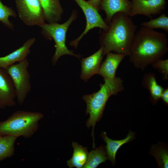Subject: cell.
I'll return each mask as SVG.
<instances>
[{
	"label": "cell",
	"instance_id": "1",
	"mask_svg": "<svg viewBox=\"0 0 168 168\" xmlns=\"http://www.w3.org/2000/svg\"><path fill=\"white\" fill-rule=\"evenodd\" d=\"M168 50L167 39L163 33L141 26L136 32L129 59L134 66L142 71L161 59Z\"/></svg>",
	"mask_w": 168,
	"mask_h": 168
},
{
	"label": "cell",
	"instance_id": "2",
	"mask_svg": "<svg viewBox=\"0 0 168 168\" xmlns=\"http://www.w3.org/2000/svg\"><path fill=\"white\" fill-rule=\"evenodd\" d=\"M100 37L103 55L114 51L128 56L137 26L130 16L122 12L115 14Z\"/></svg>",
	"mask_w": 168,
	"mask_h": 168
},
{
	"label": "cell",
	"instance_id": "3",
	"mask_svg": "<svg viewBox=\"0 0 168 168\" xmlns=\"http://www.w3.org/2000/svg\"><path fill=\"white\" fill-rule=\"evenodd\" d=\"M104 82L100 85V89L97 91L83 96V99L86 104V114H89L86 126L88 128L92 127L91 136L93 140V148L95 147V126L102 116L107 101L111 96L117 95L124 89L123 81L119 77L104 79Z\"/></svg>",
	"mask_w": 168,
	"mask_h": 168
},
{
	"label": "cell",
	"instance_id": "4",
	"mask_svg": "<svg viewBox=\"0 0 168 168\" xmlns=\"http://www.w3.org/2000/svg\"><path fill=\"white\" fill-rule=\"evenodd\" d=\"M43 118L40 112L16 111L6 120L0 121V135L30 138L38 130L39 121Z\"/></svg>",
	"mask_w": 168,
	"mask_h": 168
},
{
	"label": "cell",
	"instance_id": "5",
	"mask_svg": "<svg viewBox=\"0 0 168 168\" xmlns=\"http://www.w3.org/2000/svg\"><path fill=\"white\" fill-rule=\"evenodd\" d=\"M77 16V12L74 10L72 12L68 20L63 23L45 22L39 26L41 29V33L47 39H53L54 41L55 50L51 60L54 66L60 58L63 55H72L78 58L81 57L80 55L75 54L73 51L69 50L66 45L67 30L70 25L76 19Z\"/></svg>",
	"mask_w": 168,
	"mask_h": 168
},
{
	"label": "cell",
	"instance_id": "6",
	"mask_svg": "<svg viewBox=\"0 0 168 168\" xmlns=\"http://www.w3.org/2000/svg\"><path fill=\"white\" fill-rule=\"evenodd\" d=\"M29 65L27 58L16 64L4 68L10 76L15 87L16 98L20 105L25 101L31 89L30 75L28 68Z\"/></svg>",
	"mask_w": 168,
	"mask_h": 168
},
{
	"label": "cell",
	"instance_id": "7",
	"mask_svg": "<svg viewBox=\"0 0 168 168\" xmlns=\"http://www.w3.org/2000/svg\"><path fill=\"white\" fill-rule=\"evenodd\" d=\"M19 16L25 25L40 26L45 23L39 0H15Z\"/></svg>",
	"mask_w": 168,
	"mask_h": 168
},
{
	"label": "cell",
	"instance_id": "8",
	"mask_svg": "<svg viewBox=\"0 0 168 168\" xmlns=\"http://www.w3.org/2000/svg\"><path fill=\"white\" fill-rule=\"evenodd\" d=\"M82 10L86 17V25L85 29L77 39L71 41L70 44L76 48L80 41L90 30L96 27L100 28L103 30H107L108 25L104 21L98 10L88 1L85 0H73Z\"/></svg>",
	"mask_w": 168,
	"mask_h": 168
},
{
	"label": "cell",
	"instance_id": "9",
	"mask_svg": "<svg viewBox=\"0 0 168 168\" xmlns=\"http://www.w3.org/2000/svg\"><path fill=\"white\" fill-rule=\"evenodd\" d=\"M132 7L129 16L142 15L152 18L160 14L166 7V0H131Z\"/></svg>",
	"mask_w": 168,
	"mask_h": 168
},
{
	"label": "cell",
	"instance_id": "10",
	"mask_svg": "<svg viewBox=\"0 0 168 168\" xmlns=\"http://www.w3.org/2000/svg\"><path fill=\"white\" fill-rule=\"evenodd\" d=\"M13 82L5 69L0 68V109L13 107L16 105Z\"/></svg>",
	"mask_w": 168,
	"mask_h": 168
},
{
	"label": "cell",
	"instance_id": "11",
	"mask_svg": "<svg viewBox=\"0 0 168 168\" xmlns=\"http://www.w3.org/2000/svg\"><path fill=\"white\" fill-rule=\"evenodd\" d=\"M103 56V48L100 47L98 50L91 55L82 58L80 76L82 80L86 82L93 75L98 74Z\"/></svg>",
	"mask_w": 168,
	"mask_h": 168
},
{
	"label": "cell",
	"instance_id": "12",
	"mask_svg": "<svg viewBox=\"0 0 168 168\" xmlns=\"http://www.w3.org/2000/svg\"><path fill=\"white\" fill-rule=\"evenodd\" d=\"M100 6L101 10L104 11L105 13V22L108 24L117 13L122 12L129 16L132 3L128 0H101Z\"/></svg>",
	"mask_w": 168,
	"mask_h": 168
},
{
	"label": "cell",
	"instance_id": "13",
	"mask_svg": "<svg viewBox=\"0 0 168 168\" xmlns=\"http://www.w3.org/2000/svg\"><path fill=\"white\" fill-rule=\"evenodd\" d=\"M35 40V38L28 39L18 49L5 56L0 57V68H4L26 58L30 52V48Z\"/></svg>",
	"mask_w": 168,
	"mask_h": 168
},
{
	"label": "cell",
	"instance_id": "14",
	"mask_svg": "<svg viewBox=\"0 0 168 168\" xmlns=\"http://www.w3.org/2000/svg\"><path fill=\"white\" fill-rule=\"evenodd\" d=\"M106 58L101 64L98 74L104 79L113 78L118 66L127 56L124 54L109 52L106 54Z\"/></svg>",
	"mask_w": 168,
	"mask_h": 168
},
{
	"label": "cell",
	"instance_id": "15",
	"mask_svg": "<svg viewBox=\"0 0 168 168\" xmlns=\"http://www.w3.org/2000/svg\"><path fill=\"white\" fill-rule=\"evenodd\" d=\"M135 133L129 130L126 137L119 140H113L109 138L106 133L104 132L101 133V136L106 145L105 147L108 159L113 165L116 163L115 156L117 152L120 147L124 144L128 143L134 139Z\"/></svg>",
	"mask_w": 168,
	"mask_h": 168
},
{
	"label": "cell",
	"instance_id": "16",
	"mask_svg": "<svg viewBox=\"0 0 168 168\" xmlns=\"http://www.w3.org/2000/svg\"><path fill=\"white\" fill-rule=\"evenodd\" d=\"M43 12L45 21L47 23L60 21L63 10L59 0H39Z\"/></svg>",
	"mask_w": 168,
	"mask_h": 168
},
{
	"label": "cell",
	"instance_id": "17",
	"mask_svg": "<svg viewBox=\"0 0 168 168\" xmlns=\"http://www.w3.org/2000/svg\"><path fill=\"white\" fill-rule=\"evenodd\" d=\"M142 84L147 89L150 94V99L154 105L161 99L164 89L158 84L156 81V78L155 74L148 73L143 77Z\"/></svg>",
	"mask_w": 168,
	"mask_h": 168
},
{
	"label": "cell",
	"instance_id": "18",
	"mask_svg": "<svg viewBox=\"0 0 168 168\" xmlns=\"http://www.w3.org/2000/svg\"><path fill=\"white\" fill-rule=\"evenodd\" d=\"M73 152L72 157L67 161L68 167L83 168L86 161L88 154L87 147H84L76 142L72 143Z\"/></svg>",
	"mask_w": 168,
	"mask_h": 168
},
{
	"label": "cell",
	"instance_id": "19",
	"mask_svg": "<svg viewBox=\"0 0 168 168\" xmlns=\"http://www.w3.org/2000/svg\"><path fill=\"white\" fill-rule=\"evenodd\" d=\"M108 159L105 147L101 145L88 153L86 163L83 168H96Z\"/></svg>",
	"mask_w": 168,
	"mask_h": 168
},
{
	"label": "cell",
	"instance_id": "20",
	"mask_svg": "<svg viewBox=\"0 0 168 168\" xmlns=\"http://www.w3.org/2000/svg\"><path fill=\"white\" fill-rule=\"evenodd\" d=\"M18 137L0 135V161L11 157L14 154V146Z\"/></svg>",
	"mask_w": 168,
	"mask_h": 168
},
{
	"label": "cell",
	"instance_id": "21",
	"mask_svg": "<svg viewBox=\"0 0 168 168\" xmlns=\"http://www.w3.org/2000/svg\"><path fill=\"white\" fill-rule=\"evenodd\" d=\"M150 153L155 158L160 168H168V151L167 147L160 143L153 145Z\"/></svg>",
	"mask_w": 168,
	"mask_h": 168
},
{
	"label": "cell",
	"instance_id": "22",
	"mask_svg": "<svg viewBox=\"0 0 168 168\" xmlns=\"http://www.w3.org/2000/svg\"><path fill=\"white\" fill-rule=\"evenodd\" d=\"M141 25L151 29L158 28L162 29L168 32V17L165 14L162 13L156 18H151L148 21L141 23Z\"/></svg>",
	"mask_w": 168,
	"mask_h": 168
},
{
	"label": "cell",
	"instance_id": "23",
	"mask_svg": "<svg viewBox=\"0 0 168 168\" xmlns=\"http://www.w3.org/2000/svg\"><path fill=\"white\" fill-rule=\"evenodd\" d=\"M15 11L11 7L3 4L0 0V21L9 29L14 28L13 24L9 20L10 17H16Z\"/></svg>",
	"mask_w": 168,
	"mask_h": 168
},
{
	"label": "cell",
	"instance_id": "24",
	"mask_svg": "<svg viewBox=\"0 0 168 168\" xmlns=\"http://www.w3.org/2000/svg\"><path fill=\"white\" fill-rule=\"evenodd\" d=\"M152 65L157 70L162 76L164 80L168 79V59H160L153 63Z\"/></svg>",
	"mask_w": 168,
	"mask_h": 168
},
{
	"label": "cell",
	"instance_id": "25",
	"mask_svg": "<svg viewBox=\"0 0 168 168\" xmlns=\"http://www.w3.org/2000/svg\"><path fill=\"white\" fill-rule=\"evenodd\" d=\"M161 99L164 103L166 105H168V88L164 89L161 97Z\"/></svg>",
	"mask_w": 168,
	"mask_h": 168
},
{
	"label": "cell",
	"instance_id": "26",
	"mask_svg": "<svg viewBox=\"0 0 168 168\" xmlns=\"http://www.w3.org/2000/svg\"><path fill=\"white\" fill-rule=\"evenodd\" d=\"M101 0H89L88 1L95 7L99 11L101 10L100 2Z\"/></svg>",
	"mask_w": 168,
	"mask_h": 168
}]
</instances>
